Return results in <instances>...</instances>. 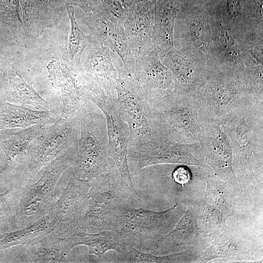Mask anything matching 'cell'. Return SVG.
<instances>
[{
  "label": "cell",
  "instance_id": "14",
  "mask_svg": "<svg viewBox=\"0 0 263 263\" xmlns=\"http://www.w3.org/2000/svg\"><path fill=\"white\" fill-rule=\"evenodd\" d=\"M211 242L199 231L189 203L174 227L166 234L143 243L138 249L156 255L180 252L191 246L205 249Z\"/></svg>",
  "mask_w": 263,
  "mask_h": 263
},
{
  "label": "cell",
  "instance_id": "29",
  "mask_svg": "<svg viewBox=\"0 0 263 263\" xmlns=\"http://www.w3.org/2000/svg\"><path fill=\"white\" fill-rule=\"evenodd\" d=\"M200 233L211 242L227 225L221 212L204 199L189 203Z\"/></svg>",
  "mask_w": 263,
  "mask_h": 263
},
{
  "label": "cell",
  "instance_id": "11",
  "mask_svg": "<svg viewBox=\"0 0 263 263\" xmlns=\"http://www.w3.org/2000/svg\"><path fill=\"white\" fill-rule=\"evenodd\" d=\"M80 135L78 114L71 118L60 117L52 125L43 127L28 149L29 159L25 168L28 176L35 181L43 168L78 144Z\"/></svg>",
  "mask_w": 263,
  "mask_h": 263
},
{
  "label": "cell",
  "instance_id": "5",
  "mask_svg": "<svg viewBox=\"0 0 263 263\" xmlns=\"http://www.w3.org/2000/svg\"><path fill=\"white\" fill-rule=\"evenodd\" d=\"M78 145L47 164L40 178L26 186L17 208L15 222L18 229L36 222L52 209L56 201L54 192L57 182L64 171L73 164Z\"/></svg>",
  "mask_w": 263,
  "mask_h": 263
},
{
  "label": "cell",
  "instance_id": "24",
  "mask_svg": "<svg viewBox=\"0 0 263 263\" xmlns=\"http://www.w3.org/2000/svg\"><path fill=\"white\" fill-rule=\"evenodd\" d=\"M24 29L27 36L40 37L46 29L56 24L60 15L44 0H19Z\"/></svg>",
  "mask_w": 263,
  "mask_h": 263
},
{
  "label": "cell",
  "instance_id": "10",
  "mask_svg": "<svg viewBox=\"0 0 263 263\" xmlns=\"http://www.w3.org/2000/svg\"><path fill=\"white\" fill-rule=\"evenodd\" d=\"M128 162L132 176L140 170L162 164H184L207 169L200 144H182L158 137L128 145Z\"/></svg>",
  "mask_w": 263,
  "mask_h": 263
},
{
  "label": "cell",
  "instance_id": "25",
  "mask_svg": "<svg viewBox=\"0 0 263 263\" xmlns=\"http://www.w3.org/2000/svg\"><path fill=\"white\" fill-rule=\"evenodd\" d=\"M58 118L52 111L31 109L20 105L7 104L0 112V126L25 129L34 125L45 126Z\"/></svg>",
  "mask_w": 263,
  "mask_h": 263
},
{
  "label": "cell",
  "instance_id": "21",
  "mask_svg": "<svg viewBox=\"0 0 263 263\" xmlns=\"http://www.w3.org/2000/svg\"><path fill=\"white\" fill-rule=\"evenodd\" d=\"M85 23L90 29V40L108 47L116 53L123 63L126 61L127 50L123 26L107 18L100 11L94 9L87 15Z\"/></svg>",
  "mask_w": 263,
  "mask_h": 263
},
{
  "label": "cell",
  "instance_id": "36",
  "mask_svg": "<svg viewBox=\"0 0 263 263\" xmlns=\"http://www.w3.org/2000/svg\"><path fill=\"white\" fill-rule=\"evenodd\" d=\"M65 4L79 6L88 15L94 7V0H64Z\"/></svg>",
  "mask_w": 263,
  "mask_h": 263
},
{
  "label": "cell",
  "instance_id": "26",
  "mask_svg": "<svg viewBox=\"0 0 263 263\" xmlns=\"http://www.w3.org/2000/svg\"><path fill=\"white\" fill-rule=\"evenodd\" d=\"M204 249L191 246L184 250L163 255H156L140 250L129 244L125 252L119 257L121 263H196Z\"/></svg>",
  "mask_w": 263,
  "mask_h": 263
},
{
  "label": "cell",
  "instance_id": "30",
  "mask_svg": "<svg viewBox=\"0 0 263 263\" xmlns=\"http://www.w3.org/2000/svg\"><path fill=\"white\" fill-rule=\"evenodd\" d=\"M65 6L70 22V32L66 44L68 66L75 73L80 65L84 51L90 43V38L79 28L73 5L65 4Z\"/></svg>",
  "mask_w": 263,
  "mask_h": 263
},
{
  "label": "cell",
  "instance_id": "34",
  "mask_svg": "<svg viewBox=\"0 0 263 263\" xmlns=\"http://www.w3.org/2000/svg\"><path fill=\"white\" fill-rule=\"evenodd\" d=\"M191 36L197 47H202L205 42V32L203 26L199 23H193L190 27Z\"/></svg>",
  "mask_w": 263,
  "mask_h": 263
},
{
  "label": "cell",
  "instance_id": "13",
  "mask_svg": "<svg viewBox=\"0 0 263 263\" xmlns=\"http://www.w3.org/2000/svg\"><path fill=\"white\" fill-rule=\"evenodd\" d=\"M200 144L206 164L214 175L227 183L240 198V189L232 167V154L227 137L221 125L211 122H200Z\"/></svg>",
  "mask_w": 263,
  "mask_h": 263
},
{
  "label": "cell",
  "instance_id": "28",
  "mask_svg": "<svg viewBox=\"0 0 263 263\" xmlns=\"http://www.w3.org/2000/svg\"><path fill=\"white\" fill-rule=\"evenodd\" d=\"M41 125H34L20 129L3 142V148L7 156L6 169H12L29 159L28 149L32 141L41 132Z\"/></svg>",
  "mask_w": 263,
  "mask_h": 263
},
{
  "label": "cell",
  "instance_id": "27",
  "mask_svg": "<svg viewBox=\"0 0 263 263\" xmlns=\"http://www.w3.org/2000/svg\"><path fill=\"white\" fill-rule=\"evenodd\" d=\"M206 182L204 200L219 210L225 220L233 216L238 199L228 184L215 175L208 176Z\"/></svg>",
  "mask_w": 263,
  "mask_h": 263
},
{
  "label": "cell",
  "instance_id": "39",
  "mask_svg": "<svg viewBox=\"0 0 263 263\" xmlns=\"http://www.w3.org/2000/svg\"></svg>",
  "mask_w": 263,
  "mask_h": 263
},
{
  "label": "cell",
  "instance_id": "20",
  "mask_svg": "<svg viewBox=\"0 0 263 263\" xmlns=\"http://www.w3.org/2000/svg\"><path fill=\"white\" fill-rule=\"evenodd\" d=\"M253 251L252 242L227 225L203 250L196 263H207L217 259L233 262L249 261Z\"/></svg>",
  "mask_w": 263,
  "mask_h": 263
},
{
  "label": "cell",
  "instance_id": "18",
  "mask_svg": "<svg viewBox=\"0 0 263 263\" xmlns=\"http://www.w3.org/2000/svg\"><path fill=\"white\" fill-rule=\"evenodd\" d=\"M86 58L75 72L89 76L113 98H116V84L118 78L110 49L102 43L90 40L87 47Z\"/></svg>",
  "mask_w": 263,
  "mask_h": 263
},
{
  "label": "cell",
  "instance_id": "4",
  "mask_svg": "<svg viewBox=\"0 0 263 263\" xmlns=\"http://www.w3.org/2000/svg\"><path fill=\"white\" fill-rule=\"evenodd\" d=\"M149 105L161 138L182 144L200 142L198 107L194 94L173 92Z\"/></svg>",
  "mask_w": 263,
  "mask_h": 263
},
{
  "label": "cell",
  "instance_id": "23",
  "mask_svg": "<svg viewBox=\"0 0 263 263\" xmlns=\"http://www.w3.org/2000/svg\"><path fill=\"white\" fill-rule=\"evenodd\" d=\"M25 263H67L71 251L64 238L53 231L24 245Z\"/></svg>",
  "mask_w": 263,
  "mask_h": 263
},
{
  "label": "cell",
  "instance_id": "38",
  "mask_svg": "<svg viewBox=\"0 0 263 263\" xmlns=\"http://www.w3.org/2000/svg\"><path fill=\"white\" fill-rule=\"evenodd\" d=\"M125 8L128 11L129 9L137 4L142 0H119Z\"/></svg>",
  "mask_w": 263,
  "mask_h": 263
},
{
  "label": "cell",
  "instance_id": "3",
  "mask_svg": "<svg viewBox=\"0 0 263 263\" xmlns=\"http://www.w3.org/2000/svg\"><path fill=\"white\" fill-rule=\"evenodd\" d=\"M127 204L131 205L123 191L119 172L114 166L91 183L87 208L74 232L115 231L119 210Z\"/></svg>",
  "mask_w": 263,
  "mask_h": 263
},
{
  "label": "cell",
  "instance_id": "16",
  "mask_svg": "<svg viewBox=\"0 0 263 263\" xmlns=\"http://www.w3.org/2000/svg\"><path fill=\"white\" fill-rule=\"evenodd\" d=\"M0 96L18 105L49 111L50 105L34 89L28 74L0 55Z\"/></svg>",
  "mask_w": 263,
  "mask_h": 263
},
{
  "label": "cell",
  "instance_id": "1",
  "mask_svg": "<svg viewBox=\"0 0 263 263\" xmlns=\"http://www.w3.org/2000/svg\"><path fill=\"white\" fill-rule=\"evenodd\" d=\"M221 125L231 149L240 198L263 204V101L236 110Z\"/></svg>",
  "mask_w": 263,
  "mask_h": 263
},
{
  "label": "cell",
  "instance_id": "32",
  "mask_svg": "<svg viewBox=\"0 0 263 263\" xmlns=\"http://www.w3.org/2000/svg\"><path fill=\"white\" fill-rule=\"evenodd\" d=\"M99 6L94 7L107 18L120 26H123L128 11L119 0H98Z\"/></svg>",
  "mask_w": 263,
  "mask_h": 263
},
{
  "label": "cell",
  "instance_id": "9",
  "mask_svg": "<svg viewBox=\"0 0 263 263\" xmlns=\"http://www.w3.org/2000/svg\"><path fill=\"white\" fill-rule=\"evenodd\" d=\"M194 94L200 122L220 125L233 112L256 101L237 80L222 75L210 79Z\"/></svg>",
  "mask_w": 263,
  "mask_h": 263
},
{
  "label": "cell",
  "instance_id": "2",
  "mask_svg": "<svg viewBox=\"0 0 263 263\" xmlns=\"http://www.w3.org/2000/svg\"><path fill=\"white\" fill-rule=\"evenodd\" d=\"M78 114L80 135L68 175L91 183L115 164L109 155L107 124L102 111L88 100Z\"/></svg>",
  "mask_w": 263,
  "mask_h": 263
},
{
  "label": "cell",
  "instance_id": "8",
  "mask_svg": "<svg viewBox=\"0 0 263 263\" xmlns=\"http://www.w3.org/2000/svg\"><path fill=\"white\" fill-rule=\"evenodd\" d=\"M118 78L115 102L129 131L128 145H135L160 137L149 102L141 95L132 78L123 67L117 68Z\"/></svg>",
  "mask_w": 263,
  "mask_h": 263
},
{
  "label": "cell",
  "instance_id": "15",
  "mask_svg": "<svg viewBox=\"0 0 263 263\" xmlns=\"http://www.w3.org/2000/svg\"><path fill=\"white\" fill-rule=\"evenodd\" d=\"M152 19L150 12L144 4H137L128 10L123 26L127 50L123 65L130 75L137 63L152 50Z\"/></svg>",
  "mask_w": 263,
  "mask_h": 263
},
{
  "label": "cell",
  "instance_id": "19",
  "mask_svg": "<svg viewBox=\"0 0 263 263\" xmlns=\"http://www.w3.org/2000/svg\"><path fill=\"white\" fill-rule=\"evenodd\" d=\"M47 69L53 86L60 92L63 106L60 117L76 116L88 100L81 90L77 74L68 65L57 60L50 62Z\"/></svg>",
  "mask_w": 263,
  "mask_h": 263
},
{
  "label": "cell",
  "instance_id": "22",
  "mask_svg": "<svg viewBox=\"0 0 263 263\" xmlns=\"http://www.w3.org/2000/svg\"><path fill=\"white\" fill-rule=\"evenodd\" d=\"M64 239L71 250L77 246H86L89 254L99 258L110 250L114 251L120 256L131 244L120 233L113 230L96 233L74 232Z\"/></svg>",
  "mask_w": 263,
  "mask_h": 263
},
{
  "label": "cell",
  "instance_id": "37",
  "mask_svg": "<svg viewBox=\"0 0 263 263\" xmlns=\"http://www.w3.org/2000/svg\"><path fill=\"white\" fill-rule=\"evenodd\" d=\"M227 12L230 17L236 19L240 14L241 4L239 0H227Z\"/></svg>",
  "mask_w": 263,
  "mask_h": 263
},
{
  "label": "cell",
  "instance_id": "17",
  "mask_svg": "<svg viewBox=\"0 0 263 263\" xmlns=\"http://www.w3.org/2000/svg\"><path fill=\"white\" fill-rule=\"evenodd\" d=\"M143 97L149 103L174 92V82L168 68L152 50L136 64L131 75Z\"/></svg>",
  "mask_w": 263,
  "mask_h": 263
},
{
  "label": "cell",
  "instance_id": "31",
  "mask_svg": "<svg viewBox=\"0 0 263 263\" xmlns=\"http://www.w3.org/2000/svg\"><path fill=\"white\" fill-rule=\"evenodd\" d=\"M19 0H0V22L11 32L17 43L26 45V37Z\"/></svg>",
  "mask_w": 263,
  "mask_h": 263
},
{
  "label": "cell",
  "instance_id": "35",
  "mask_svg": "<svg viewBox=\"0 0 263 263\" xmlns=\"http://www.w3.org/2000/svg\"><path fill=\"white\" fill-rule=\"evenodd\" d=\"M221 36L226 51L233 56H237L238 55L237 45L228 31L223 27L221 29Z\"/></svg>",
  "mask_w": 263,
  "mask_h": 263
},
{
  "label": "cell",
  "instance_id": "6",
  "mask_svg": "<svg viewBox=\"0 0 263 263\" xmlns=\"http://www.w3.org/2000/svg\"><path fill=\"white\" fill-rule=\"evenodd\" d=\"M87 97L98 107L105 115L110 156L119 172L122 189L127 199L133 204H138L142 199L134 187L128 162L129 131L120 116L115 98L109 96L99 85L90 88Z\"/></svg>",
  "mask_w": 263,
  "mask_h": 263
},
{
  "label": "cell",
  "instance_id": "7",
  "mask_svg": "<svg viewBox=\"0 0 263 263\" xmlns=\"http://www.w3.org/2000/svg\"><path fill=\"white\" fill-rule=\"evenodd\" d=\"M187 207L188 203L180 202L166 210L155 211L125 205L119 210L115 231L138 249L143 243L172 230Z\"/></svg>",
  "mask_w": 263,
  "mask_h": 263
},
{
  "label": "cell",
  "instance_id": "12",
  "mask_svg": "<svg viewBox=\"0 0 263 263\" xmlns=\"http://www.w3.org/2000/svg\"><path fill=\"white\" fill-rule=\"evenodd\" d=\"M66 187L53 206L52 231L62 238L74 231L88 204L91 183L68 175Z\"/></svg>",
  "mask_w": 263,
  "mask_h": 263
},
{
  "label": "cell",
  "instance_id": "33",
  "mask_svg": "<svg viewBox=\"0 0 263 263\" xmlns=\"http://www.w3.org/2000/svg\"><path fill=\"white\" fill-rule=\"evenodd\" d=\"M174 166L170 173L171 179L175 183L182 186L189 183L193 177L190 166L184 164H174Z\"/></svg>",
  "mask_w": 263,
  "mask_h": 263
}]
</instances>
